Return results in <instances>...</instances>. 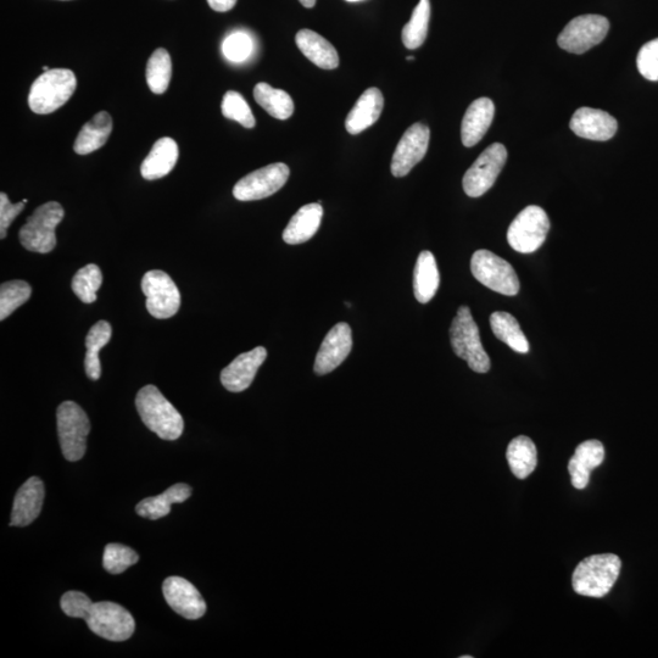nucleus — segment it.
Here are the masks:
<instances>
[{"label": "nucleus", "mask_w": 658, "mask_h": 658, "mask_svg": "<svg viewBox=\"0 0 658 658\" xmlns=\"http://www.w3.org/2000/svg\"><path fill=\"white\" fill-rule=\"evenodd\" d=\"M322 216L323 208L320 203L303 206L289 221L286 230L283 231V241L291 245L310 241L319 231Z\"/></svg>", "instance_id": "393cba45"}, {"label": "nucleus", "mask_w": 658, "mask_h": 658, "mask_svg": "<svg viewBox=\"0 0 658 658\" xmlns=\"http://www.w3.org/2000/svg\"><path fill=\"white\" fill-rule=\"evenodd\" d=\"M142 291L147 297V310L155 319H170L180 310L181 293L166 272L148 271L142 278Z\"/></svg>", "instance_id": "9b49d317"}, {"label": "nucleus", "mask_w": 658, "mask_h": 658, "mask_svg": "<svg viewBox=\"0 0 658 658\" xmlns=\"http://www.w3.org/2000/svg\"><path fill=\"white\" fill-rule=\"evenodd\" d=\"M384 107V98L378 88H368L351 109L345 128L350 135H359L368 127L375 125L381 116Z\"/></svg>", "instance_id": "4be33fe9"}, {"label": "nucleus", "mask_w": 658, "mask_h": 658, "mask_svg": "<svg viewBox=\"0 0 658 658\" xmlns=\"http://www.w3.org/2000/svg\"><path fill=\"white\" fill-rule=\"evenodd\" d=\"M146 77L150 91L155 94H164L167 91L172 77V61L166 49H156L149 58Z\"/></svg>", "instance_id": "72a5a7b5"}, {"label": "nucleus", "mask_w": 658, "mask_h": 658, "mask_svg": "<svg viewBox=\"0 0 658 658\" xmlns=\"http://www.w3.org/2000/svg\"><path fill=\"white\" fill-rule=\"evenodd\" d=\"M267 358V350L258 347L237 356L221 372V383L228 392L241 393L252 386L256 373Z\"/></svg>", "instance_id": "f3484780"}, {"label": "nucleus", "mask_w": 658, "mask_h": 658, "mask_svg": "<svg viewBox=\"0 0 658 658\" xmlns=\"http://www.w3.org/2000/svg\"><path fill=\"white\" fill-rule=\"evenodd\" d=\"M221 110L227 119L236 121L245 128L255 127L256 121L252 109L241 93L228 91L222 99Z\"/></svg>", "instance_id": "e433bc0d"}, {"label": "nucleus", "mask_w": 658, "mask_h": 658, "mask_svg": "<svg viewBox=\"0 0 658 658\" xmlns=\"http://www.w3.org/2000/svg\"><path fill=\"white\" fill-rule=\"evenodd\" d=\"M111 132H113V119L107 111H99L78 133L74 144L75 152L78 155L96 152L107 144Z\"/></svg>", "instance_id": "a878e982"}, {"label": "nucleus", "mask_w": 658, "mask_h": 658, "mask_svg": "<svg viewBox=\"0 0 658 658\" xmlns=\"http://www.w3.org/2000/svg\"><path fill=\"white\" fill-rule=\"evenodd\" d=\"M113 328L107 321H99L91 329H89L86 338V358L85 368L89 379L98 381L102 375V365H100L99 351L110 342Z\"/></svg>", "instance_id": "2f4dec72"}, {"label": "nucleus", "mask_w": 658, "mask_h": 658, "mask_svg": "<svg viewBox=\"0 0 658 658\" xmlns=\"http://www.w3.org/2000/svg\"><path fill=\"white\" fill-rule=\"evenodd\" d=\"M32 288L25 281H9L0 287V321L8 319L31 298Z\"/></svg>", "instance_id": "c9c22d12"}, {"label": "nucleus", "mask_w": 658, "mask_h": 658, "mask_svg": "<svg viewBox=\"0 0 658 658\" xmlns=\"http://www.w3.org/2000/svg\"><path fill=\"white\" fill-rule=\"evenodd\" d=\"M638 70L646 80L658 81V38L644 44L637 58Z\"/></svg>", "instance_id": "ea45409f"}, {"label": "nucleus", "mask_w": 658, "mask_h": 658, "mask_svg": "<svg viewBox=\"0 0 658 658\" xmlns=\"http://www.w3.org/2000/svg\"><path fill=\"white\" fill-rule=\"evenodd\" d=\"M44 494V484L38 477H31L22 484L15 496L10 526L26 527L35 521L42 511Z\"/></svg>", "instance_id": "6ab92c4d"}, {"label": "nucleus", "mask_w": 658, "mask_h": 658, "mask_svg": "<svg viewBox=\"0 0 658 658\" xmlns=\"http://www.w3.org/2000/svg\"><path fill=\"white\" fill-rule=\"evenodd\" d=\"M291 170L286 164L276 163L262 167L242 178L233 188L239 202H254L271 197L287 183Z\"/></svg>", "instance_id": "ddd939ff"}, {"label": "nucleus", "mask_w": 658, "mask_h": 658, "mask_svg": "<svg viewBox=\"0 0 658 658\" xmlns=\"http://www.w3.org/2000/svg\"><path fill=\"white\" fill-rule=\"evenodd\" d=\"M461 658H472V656H461Z\"/></svg>", "instance_id": "09e8293b"}, {"label": "nucleus", "mask_w": 658, "mask_h": 658, "mask_svg": "<svg viewBox=\"0 0 658 658\" xmlns=\"http://www.w3.org/2000/svg\"><path fill=\"white\" fill-rule=\"evenodd\" d=\"M254 98L262 109L277 120H288L294 113L293 99L282 89L261 82L254 88Z\"/></svg>", "instance_id": "c756f323"}, {"label": "nucleus", "mask_w": 658, "mask_h": 658, "mask_svg": "<svg viewBox=\"0 0 658 658\" xmlns=\"http://www.w3.org/2000/svg\"><path fill=\"white\" fill-rule=\"evenodd\" d=\"M253 52V39L244 32H234L222 43V53L232 63H243Z\"/></svg>", "instance_id": "58836bf2"}, {"label": "nucleus", "mask_w": 658, "mask_h": 658, "mask_svg": "<svg viewBox=\"0 0 658 658\" xmlns=\"http://www.w3.org/2000/svg\"><path fill=\"white\" fill-rule=\"evenodd\" d=\"M490 327L495 337L504 342L516 353L527 354L529 343L524 336L520 323L509 312L498 311L490 316Z\"/></svg>", "instance_id": "7c9ffc66"}, {"label": "nucleus", "mask_w": 658, "mask_h": 658, "mask_svg": "<svg viewBox=\"0 0 658 658\" xmlns=\"http://www.w3.org/2000/svg\"><path fill=\"white\" fill-rule=\"evenodd\" d=\"M494 115L495 105L489 98H479L468 107L461 126V138L465 147L471 148L482 141L492 125Z\"/></svg>", "instance_id": "aec40b11"}, {"label": "nucleus", "mask_w": 658, "mask_h": 658, "mask_svg": "<svg viewBox=\"0 0 658 658\" xmlns=\"http://www.w3.org/2000/svg\"><path fill=\"white\" fill-rule=\"evenodd\" d=\"M570 127L574 135L598 142L609 141L618 130L615 117L604 110L591 108L578 109L572 116Z\"/></svg>", "instance_id": "a211bd4d"}, {"label": "nucleus", "mask_w": 658, "mask_h": 658, "mask_svg": "<svg viewBox=\"0 0 658 658\" xmlns=\"http://www.w3.org/2000/svg\"><path fill=\"white\" fill-rule=\"evenodd\" d=\"M407 60L411 61V60H415V58L414 57H407Z\"/></svg>", "instance_id": "de8ad7c7"}, {"label": "nucleus", "mask_w": 658, "mask_h": 658, "mask_svg": "<svg viewBox=\"0 0 658 658\" xmlns=\"http://www.w3.org/2000/svg\"><path fill=\"white\" fill-rule=\"evenodd\" d=\"M471 271L478 282L496 293L515 297L520 292V280L510 262L489 250H477L473 254Z\"/></svg>", "instance_id": "0eeeda50"}, {"label": "nucleus", "mask_w": 658, "mask_h": 658, "mask_svg": "<svg viewBox=\"0 0 658 658\" xmlns=\"http://www.w3.org/2000/svg\"><path fill=\"white\" fill-rule=\"evenodd\" d=\"M440 283L439 270L436 258L431 252L425 250L420 255L415 266L414 291L416 300L427 304L437 294Z\"/></svg>", "instance_id": "cd10ccee"}, {"label": "nucleus", "mask_w": 658, "mask_h": 658, "mask_svg": "<svg viewBox=\"0 0 658 658\" xmlns=\"http://www.w3.org/2000/svg\"><path fill=\"white\" fill-rule=\"evenodd\" d=\"M353 349V332L348 323L340 322L328 332L316 355L314 371L325 376L336 370Z\"/></svg>", "instance_id": "2eb2a0df"}, {"label": "nucleus", "mask_w": 658, "mask_h": 658, "mask_svg": "<svg viewBox=\"0 0 658 658\" xmlns=\"http://www.w3.org/2000/svg\"><path fill=\"white\" fill-rule=\"evenodd\" d=\"M513 475L520 479L531 476L538 464L537 446L531 438L520 436L512 439L506 453Z\"/></svg>", "instance_id": "c85d7f7f"}, {"label": "nucleus", "mask_w": 658, "mask_h": 658, "mask_svg": "<svg viewBox=\"0 0 658 658\" xmlns=\"http://www.w3.org/2000/svg\"><path fill=\"white\" fill-rule=\"evenodd\" d=\"M604 460L605 448L599 440H587L578 445L576 453L568 464L573 487L576 489L587 488L591 471L599 467Z\"/></svg>", "instance_id": "412c9836"}, {"label": "nucleus", "mask_w": 658, "mask_h": 658, "mask_svg": "<svg viewBox=\"0 0 658 658\" xmlns=\"http://www.w3.org/2000/svg\"><path fill=\"white\" fill-rule=\"evenodd\" d=\"M167 604L187 620H199L205 615L206 602L191 582L181 577H170L163 584Z\"/></svg>", "instance_id": "dca6fc26"}, {"label": "nucleus", "mask_w": 658, "mask_h": 658, "mask_svg": "<svg viewBox=\"0 0 658 658\" xmlns=\"http://www.w3.org/2000/svg\"><path fill=\"white\" fill-rule=\"evenodd\" d=\"M609 30L610 21L605 16L581 15L563 29L557 43L568 53L584 54L604 41Z\"/></svg>", "instance_id": "9d476101"}, {"label": "nucleus", "mask_w": 658, "mask_h": 658, "mask_svg": "<svg viewBox=\"0 0 658 658\" xmlns=\"http://www.w3.org/2000/svg\"><path fill=\"white\" fill-rule=\"evenodd\" d=\"M192 488L188 484L172 485L165 493L141 501L136 507L139 516L148 520H160L171 512V506L191 498Z\"/></svg>", "instance_id": "bb28decb"}, {"label": "nucleus", "mask_w": 658, "mask_h": 658, "mask_svg": "<svg viewBox=\"0 0 658 658\" xmlns=\"http://www.w3.org/2000/svg\"><path fill=\"white\" fill-rule=\"evenodd\" d=\"M65 211L57 202H49L35 210L19 232L22 247L30 252L48 254L57 247L55 230L64 220Z\"/></svg>", "instance_id": "39448f33"}, {"label": "nucleus", "mask_w": 658, "mask_h": 658, "mask_svg": "<svg viewBox=\"0 0 658 658\" xmlns=\"http://www.w3.org/2000/svg\"><path fill=\"white\" fill-rule=\"evenodd\" d=\"M92 604L91 599L81 591H68L60 601L61 610L64 611L66 616L82 618V620Z\"/></svg>", "instance_id": "a19ab883"}, {"label": "nucleus", "mask_w": 658, "mask_h": 658, "mask_svg": "<svg viewBox=\"0 0 658 658\" xmlns=\"http://www.w3.org/2000/svg\"><path fill=\"white\" fill-rule=\"evenodd\" d=\"M550 220L540 206H527L512 221L507 231V241L513 250L522 254L537 252L548 237Z\"/></svg>", "instance_id": "6e6552de"}, {"label": "nucleus", "mask_w": 658, "mask_h": 658, "mask_svg": "<svg viewBox=\"0 0 658 658\" xmlns=\"http://www.w3.org/2000/svg\"><path fill=\"white\" fill-rule=\"evenodd\" d=\"M136 406L144 425L164 440H176L182 436L183 418L176 407L155 386L139 390Z\"/></svg>", "instance_id": "f257e3e1"}, {"label": "nucleus", "mask_w": 658, "mask_h": 658, "mask_svg": "<svg viewBox=\"0 0 658 658\" xmlns=\"http://www.w3.org/2000/svg\"><path fill=\"white\" fill-rule=\"evenodd\" d=\"M621 568L622 562L617 555L589 556L579 563L573 572V589L577 594L588 598H604L617 582Z\"/></svg>", "instance_id": "f03ea898"}, {"label": "nucleus", "mask_w": 658, "mask_h": 658, "mask_svg": "<svg viewBox=\"0 0 658 658\" xmlns=\"http://www.w3.org/2000/svg\"><path fill=\"white\" fill-rule=\"evenodd\" d=\"M178 146L174 139L165 137L156 141L141 166L144 180L155 181L170 174L177 164Z\"/></svg>", "instance_id": "5701e85b"}, {"label": "nucleus", "mask_w": 658, "mask_h": 658, "mask_svg": "<svg viewBox=\"0 0 658 658\" xmlns=\"http://www.w3.org/2000/svg\"><path fill=\"white\" fill-rule=\"evenodd\" d=\"M507 160V150L501 143H494L479 155L470 169L467 170L464 181V191L471 198L482 197L498 180Z\"/></svg>", "instance_id": "f8f14e48"}, {"label": "nucleus", "mask_w": 658, "mask_h": 658, "mask_svg": "<svg viewBox=\"0 0 658 658\" xmlns=\"http://www.w3.org/2000/svg\"><path fill=\"white\" fill-rule=\"evenodd\" d=\"M429 19H431V2L420 0L412 13L411 20L403 30V43L407 49H417L425 43L428 35Z\"/></svg>", "instance_id": "473e14b6"}, {"label": "nucleus", "mask_w": 658, "mask_h": 658, "mask_svg": "<svg viewBox=\"0 0 658 658\" xmlns=\"http://www.w3.org/2000/svg\"><path fill=\"white\" fill-rule=\"evenodd\" d=\"M431 131L425 124L412 125L400 139L395 149L390 170L394 177H405L425 158Z\"/></svg>", "instance_id": "4468645a"}, {"label": "nucleus", "mask_w": 658, "mask_h": 658, "mask_svg": "<svg viewBox=\"0 0 658 658\" xmlns=\"http://www.w3.org/2000/svg\"><path fill=\"white\" fill-rule=\"evenodd\" d=\"M103 284V273L99 267L94 264H89L78 270L74 278H72V291L77 295L78 299L85 304H92L97 300V292Z\"/></svg>", "instance_id": "f704fd0d"}, {"label": "nucleus", "mask_w": 658, "mask_h": 658, "mask_svg": "<svg viewBox=\"0 0 658 658\" xmlns=\"http://www.w3.org/2000/svg\"><path fill=\"white\" fill-rule=\"evenodd\" d=\"M76 87V76L71 70L53 69L43 72L31 87L30 109L38 115L52 114L69 102Z\"/></svg>", "instance_id": "7ed1b4c3"}, {"label": "nucleus", "mask_w": 658, "mask_h": 658, "mask_svg": "<svg viewBox=\"0 0 658 658\" xmlns=\"http://www.w3.org/2000/svg\"><path fill=\"white\" fill-rule=\"evenodd\" d=\"M347 2L355 3V2H361V0H347Z\"/></svg>", "instance_id": "a18cd8bd"}, {"label": "nucleus", "mask_w": 658, "mask_h": 658, "mask_svg": "<svg viewBox=\"0 0 658 658\" xmlns=\"http://www.w3.org/2000/svg\"><path fill=\"white\" fill-rule=\"evenodd\" d=\"M83 620L94 634L110 641L128 640L136 629L135 618L125 607L115 602L103 601L92 604Z\"/></svg>", "instance_id": "1a4fd4ad"}, {"label": "nucleus", "mask_w": 658, "mask_h": 658, "mask_svg": "<svg viewBox=\"0 0 658 658\" xmlns=\"http://www.w3.org/2000/svg\"><path fill=\"white\" fill-rule=\"evenodd\" d=\"M58 434L61 451L66 460L75 462L86 454L87 437L91 423L80 405L65 401L57 411Z\"/></svg>", "instance_id": "423d86ee"}, {"label": "nucleus", "mask_w": 658, "mask_h": 658, "mask_svg": "<svg viewBox=\"0 0 658 658\" xmlns=\"http://www.w3.org/2000/svg\"><path fill=\"white\" fill-rule=\"evenodd\" d=\"M450 342L454 353L465 360L472 371L487 373L490 359L484 350L479 329L470 308L461 306L450 327Z\"/></svg>", "instance_id": "20e7f679"}, {"label": "nucleus", "mask_w": 658, "mask_h": 658, "mask_svg": "<svg viewBox=\"0 0 658 658\" xmlns=\"http://www.w3.org/2000/svg\"><path fill=\"white\" fill-rule=\"evenodd\" d=\"M210 8L217 11V13H226L236 5L237 0H208Z\"/></svg>", "instance_id": "37998d69"}, {"label": "nucleus", "mask_w": 658, "mask_h": 658, "mask_svg": "<svg viewBox=\"0 0 658 658\" xmlns=\"http://www.w3.org/2000/svg\"><path fill=\"white\" fill-rule=\"evenodd\" d=\"M295 42L300 52L308 58L312 64L323 70H334L339 66V55L331 43L319 33L311 30H301L295 37Z\"/></svg>", "instance_id": "b1692460"}, {"label": "nucleus", "mask_w": 658, "mask_h": 658, "mask_svg": "<svg viewBox=\"0 0 658 658\" xmlns=\"http://www.w3.org/2000/svg\"><path fill=\"white\" fill-rule=\"evenodd\" d=\"M299 2L303 7L308 9L314 8L316 4V0H299Z\"/></svg>", "instance_id": "c03bdc74"}, {"label": "nucleus", "mask_w": 658, "mask_h": 658, "mask_svg": "<svg viewBox=\"0 0 658 658\" xmlns=\"http://www.w3.org/2000/svg\"><path fill=\"white\" fill-rule=\"evenodd\" d=\"M27 200H22L20 203L11 204L8 195L0 193V239L7 237L8 228L11 223L18 217L22 210H24Z\"/></svg>", "instance_id": "79ce46f5"}, {"label": "nucleus", "mask_w": 658, "mask_h": 658, "mask_svg": "<svg viewBox=\"0 0 658 658\" xmlns=\"http://www.w3.org/2000/svg\"><path fill=\"white\" fill-rule=\"evenodd\" d=\"M43 71H44V72L49 71L48 66H43Z\"/></svg>", "instance_id": "49530a36"}, {"label": "nucleus", "mask_w": 658, "mask_h": 658, "mask_svg": "<svg viewBox=\"0 0 658 658\" xmlns=\"http://www.w3.org/2000/svg\"><path fill=\"white\" fill-rule=\"evenodd\" d=\"M139 561L135 550L121 544H109L105 546L103 556V567L111 574H121Z\"/></svg>", "instance_id": "4c0bfd02"}]
</instances>
